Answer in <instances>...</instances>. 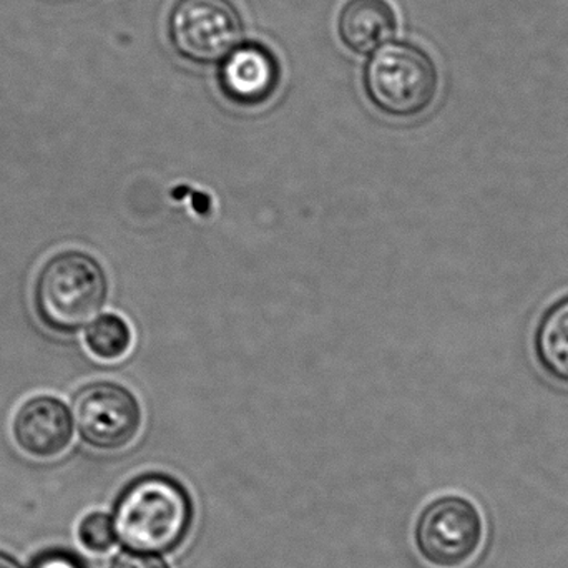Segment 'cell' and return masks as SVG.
<instances>
[{
	"label": "cell",
	"mask_w": 568,
	"mask_h": 568,
	"mask_svg": "<svg viewBox=\"0 0 568 568\" xmlns=\"http://www.w3.org/2000/svg\"><path fill=\"white\" fill-rule=\"evenodd\" d=\"M112 524L123 549L166 556L190 539L195 500L185 484L170 474H142L120 490Z\"/></svg>",
	"instance_id": "6da1fadb"
},
{
	"label": "cell",
	"mask_w": 568,
	"mask_h": 568,
	"mask_svg": "<svg viewBox=\"0 0 568 568\" xmlns=\"http://www.w3.org/2000/svg\"><path fill=\"white\" fill-rule=\"evenodd\" d=\"M109 282L89 253L67 250L47 260L33 284V307L43 326L70 334L85 327L102 311Z\"/></svg>",
	"instance_id": "7a4b0ae2"
},
{
	"label": "cell",
	"mask_w": 568,
	"mask_h": 568,
	"mask_svg": "<svg viewBox=\"0 0 568 568\" xmlns=\"http://www.w3.org/2000/svg\"><path fill=\"white\" fill-rule=\"evenodd\" d=\"M364 87L381 112L394 119H414L426 113L436 100L439 73L419 47L389 43L371 57Z\"/></svg>",
	"instance_id": "3957f363"
},
{
	"label": "cell",
	"mask_w": 568,
	"mask_h": 568,
	"mask_svg": "<svg viewBox=\"0 0 568 568\" xmlns=\"http://www.w3.org/2000/svg\"><path fill=\"white\" fill-rule=\"evenodd\" d=\"M413 534L424 562L436 568H463L479 554L486 526L473 500L447 494L420 510Z\"/></svg>",
	"instance_id": "277c9868"
},
{
	"label": "cell",
	"mask_w": 568,
	"mask_h": 568,
	"mask_svg": "<svg viewBox=\"0 0 568 568\" xmlns=\"http://www.w3.org/2000/svg\"><path fill=\"white\" fill-rule=\"evenodd\" d=\"M169 32L180 55L215 63L240 45L243 23L230 0H179L170 13Z\"/></svg>",
	"instance_id": "5b68a950"
},
{
	"label": "cell",
	"mask_w": 568,
	"mask_h": 568,
	"mask_svg": "<svg viewBox=\"0 0 568 568\" xmlns=\"http://www.w3.org/2000/svg\"><path fill=\"white\" fill-rule=\"evenodd\" d=\"M72 416L80 439L102 453L125 449L142 427V407L136 397L109 381L82 387L73 399Z\"/></svg>",
	"instance_id": "8992f818"
},
{
	"label": "cell",
	"mask_w": 568,
	"mask_h": 568,
	"mask_svg": "<svg viewBox=\"0 0 568 568\" xmlns=\"http://www.w3.org/2000/svg\"><path fill=\"white\" fill-rule=\"evenodd\" d=\"M73 429L75 423L67 404L49 394L27 399L12 419V437L17 447L39 460L62 456L72 444Z\"/></svg>",
	"instance_id": "52a82bcc"
},
{
	"label": "cell",
	"mask_w": 568,
	"mask_h": 568,
	"mask_svg": "<svg viewBox=\"0 0 568 568\" xmlns=\"http://www.w3.org/2000/svg\"><path fill=\"white\" fill-rule=\"evenodd\" d=\"M223 60L225 62L220 70V87L226 99L236 105H262L278 89V62L263 47H236Z\"/></svg>",
	"instance_id": "ba28073f"
},
{
	"label": "cell",
	"mask_w": 568,
	"mask_h": 568,
	"mask_svg": "<svg viewBox=\"0 0 568 568\" xmlns=\"http://www.w3.org/2000/svg\"><path fill=\"white\" fill-rule=\"evenodd\" d=\"M396 27V12L387 0H347L337 20L341 40L356 53L381 49Z\"/></svg>",
	"instance_id": "9c48e42d"
},
{
	"label": "cell",
	"mask_w": 568,
	"mask_h": 568,
	"mask_svg": "<svg viewBox=\"0 0 568 568\" xmlns=\"http://www.w3.org/2000/svg\"><path fill=\"white\" fill-rule=\"evenodd\" d=\"M534 346L542 369L557 383L568 386V297L544 314Z\"/></svg>",
	"instance_id": "30bf717a"
},
{
	"label": "cell",
	"mask_w": 568,
	"mask_h": 568,
	"mask_svg": "<svg viewBox=\"0 0 568 568\" xmlns=\"http://www.w3.org/2000/svg\"><path fill=\"white\" fill-rule=\"evenodd\" d=\"M132 329L123 317L103 314L93 320L85 331V344L100 361H119L132 347Z\"/></svg>",
	"instance_id": "8fae6325"
},
{
	"label": "cell",
	"mask_w": 568,
	"mask_h": 568,
	"mask_svg": "<svg viewBox=\"0 0 568 568\" xmlns=\"http://www.w3.org/2000/svg\"><path fill=\"white\" fill-rule=\"evenodd\" d=\"M77 536L83 549L92 554L110 552L116 544L112 517L105 513H90L89 516L83 517L77 529Z\"/></svg>",
	"instance_id": "7c38bea8"
},
{
	"label": "cell",
	"mask_w": 568,
	"mask_h": 568,
	"mask_svg": "<svg viewBox=\"0 0 568 568\" xmlns=\"http://www.w3.org/2000/svg\"><path fill=\"white\" fill-rule=\"evenodd\" d=\"M109 568H172L170 564L156 554L133 552L123 550L113 557Z\"/></svg>",
	"instance_id": "4fadbf2b"
},
{
	"label": "cell",
	"mask_w": 568,
	"mask_h": 568,
	"mask_svg": "<svg viewBox=\"0 0 568 568\" xmlns=\"http://www.w3.org/2000/svg\"><path fill=\"white\" fill-rule=\"evenodd\" d=\"M32 568H85L79 557L62 550L43 554L33 562Z\"/></svg>",
	"instance_id": "5bb4252c"
},
{
	"label": "cell",
	"mask_w": 568,
	"mask_h": 568,
	"mask_svg": "<svg viewBox=\"0 0 568 568\" xmlns=\"http://www.w3.org/2000/svg\"><path fill=\"white\" fill-rule=\"evenodd\" d=\"M0 568H22L20 564L17 562L12 557L7 556V554L0 552Z\"/></svg>",
	"instance_id": "9a60e30c"
}]
</instances>
